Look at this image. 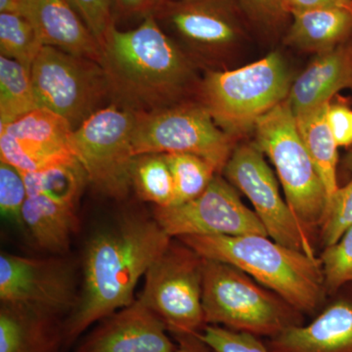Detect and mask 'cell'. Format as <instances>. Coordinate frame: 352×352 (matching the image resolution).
Masks as SVG:
<instances>
[{
	"label": "cell",
	"mask_w": 352,
	"mask_h": 352,
	"mask_svg": "<svg viewBox=\"0 0 352 352\" xmlns=\"http://www.w3.org/2000/svg\"><path fill=\"white\" fill-rule=\"evenodd\" d=\"M154 217L138 212L97 229L85 245L78 303L65 320L66 351L102 319L134 302V291L170 244Z\"/></svg>",
	"instance_id": "cell-1"
},
{
	"label": "cell",
	"mask_w": 352,
	"mask_h": 352,
	"mask_svg": "<svg viewBox=\"0 0 352 352\" xmlns=\"http://www.w3.org/2000/svg\"><path fill=\"white\" fill-rule=\"evenodd\" d=\"M99 64L111 104L134 113L182 103L196 85L193 62L153 15L129 31L113 25Z\"/></svg>",
	"instance_id": "cell-2"
},
{
	"label": "cell",
	"mask_w": 352,
	"mask_h": 352,
	"mask_svg": "<svg viewBox=\"0 0 352 352\" xmlns=\"http://www.w3.org/2000/svg\"><path fill=\"white\" fill-rule=\"evenodd\" d=\"M176 239L203 258L244 271L303 315L318 314L328 296L320 258L279 244L268 236H183Z\"/></svg>",
	"instance_id": "cell-3"
},
{
	"label": "cell",
	"mask_w": 352,
	"mask_h": 352,
	"mask_svg": "<svg viewBox=\"0 0 352 352\" xmlns=\"http://www.w3.org/2000/svg\"><path fill=\"white\" fill-rule=\"evenodd\" d=\"M203 309L207 325L258 338L305 324V315L244 271L204 258Z\"/></svg>",
	"instance_id": "cell-4"
},
{
	"label": "cell",
	"mask_w": 352,
	"mask_h": 352,
	"mask_svg": "<svg viewBox=\"0 0 352 352\" xmlns=\"http://www.w3.org/2000/svg\"><path fill=\"white\" fill-rule=\"evenodd\" d=\"M292 83L284 58L273 52L232 71L208 72L199 95L215 124L235 138L286 100Z\"/></svg>",
	"instance_id": "cell-5"
},
{
	"label": "cell",
	"mask_w": 352,
	"mask_h": 352,
	"mask_svg": "<svg viewBox=\"0 0 352 352\" xmlns=\"http://www.w3.org/2000/svg\"><path fill=\"white\" fill-rule=\"evenodd\" d=\"M254 129L256 145L274 166L289 208L311 237L323 221L327 193L288 100L264 113Z\"/></svg>",
	"instance_id": "cell-6"
},
{
	"label": "cell",
	"mask_w": 352,
	"mask_h": 352,
	"mask_svg": "<svg viewBox=\"0 0 352 352\" xmlns=\"http://www.w3.org/2000/svg\"><path fill=\"white\" fill-rule=\"evenodd\" d=\"M234 148V138L215 124L201 102H182L154 112L135 113L134 156L196 155L210 162L219 173Z\"/></svg>",
	"instance_id": "cell-7"
},
{
	"label": "cell",
	"mask_w": 352,
	"mask_h": 352,
	"mask_svg": "<svg viewBox=\"0 0 352 352\" xmlns=\"http://www.w3.org/2000/svg\"><path fill=\"white\" fill-rule=\"evenodd\" d=\"M135 113L110 104L72 132L68 148L82 164L88 182L101 195L122 201L132 189V134Z\"/></svg>",
	"instance_id": "cell-8"
},
{
	"label": "cell",
	"mask_w": 352,
	"mask_h": 352,
	"mask_svg": "<svg viewBox=\"0 0 352 352\" xmlns=\"http://www.w3.org/2000/svg\"><path fill=\"white\" fill-rule=\"evenodd\" d=\"M204 258L179 240H171L145 274L139 296L168 333H200L207 326L203 309Z\"/></svg>",
	"instance_id": "cell-9"
},
{
	"label": "cell",
	"mask_w": 352,
	"mask_h": 352,
	"mask_svg": "<svg viewBox=\"0 0 352 352\" xmlns=\"http://www.w3.org/2000/svg\"><path fill=\"white\" fill-rule=\"evenodd\" d=\"M31 76L38 107L66 119L74 131L108 98L100 64L51 46H43L32 65Z\"/></svg>",
	"instance_id": "cell-10"
},
{
	"label": "cell",
	"mask_w": 352,
	"mask_h": 352,
	"mask_svg": "<svg viewBox=\"0 0 352 352\" xmlns=\"http://www.w3.org/2000/svg\"><path fill=\"white\" fill-rule=\"evenodd\" d=\"M263 155L256 144L234 148L223 168L226 179L251 201L268 237L317 258L311 237L282 198L276 177Z\"/></svg>",
	"instance_id": "cell-11"
},
{
	"label": "cell",
	"mask_w": 352,
	"mask_h": 352,
	"mask_svg": "<svg viewBox=\"0 0 352 352\" xmlns=\"http://www.w3.org/2000/svg\"><path fill=\"white\" fill-rule=\"evenodd\" d=\"M152 217L173 239L183 236H268L258 215L247 207L237 190L217 175L193 200L153 208Z\"/></svg>",
	"instance_id": "cell-12"
},
{
	"label": "cell",
	"mask_w": 352,
	"mask_h": 352,
	"mask_svg": "<svg viewBox=\"0 0 352 352\" xmlns=\"http://www.w3.org/2000/svg\"><path fill=\"white\" fill-rule=\"evenodd\" d=\"M80 296L75 265L63 256L0 254V302L45 310L67 318Z\"/></svg>",
	"instance_id": "cell-13"
},
{
	"label": "cell",
	"mask_w": 352,
	"mask_h": 352,
	"mask_svg": "<svg viewBox=\"0 0 352 352\" xmlns=\"http://www.w3.org/2000/svg\"><path fill=\"white\" fill-rule=\"evenodd\" d=\"M152 15L164 31L204 55L224 52L244 32L236 0H162Z\"/></svg>",
	"instance_id": "cell-14"
},
{
	"label": "cell",
	"mask_w": 352,
	"mask_h": 352,
	"mask_svg": "<svg viewBox=\"0 0 352 352\" xmlns=\"http://www.w3.org/2000/svg\"><path fill=\"white\" fill-rule=\"evenodd\" d=\"M74 131L61 116L36 108L11 124L0 126V160L21 173H34L72 156Z\"/></svg>",
	"instance_id": "cell-15"
},
{
	"label": "cell",
	"mask_w": 352,
	"mask_h": 352,
	"mask_svg": "<svg viewBox=\"0 0 352 352\" xmlns=\"http://www.w3.org/2000/svg\"><path fill=\"white\" fill-rule=\"evenodd\" d=\"M161 319L140 300L102 319L75 352H176Z\"/></svg>",
	"instance_id": "cell-16"
},
{
	"label": "cell",
	"mask_w": 352,
	"mask_h": 352,
	"mask_svg": "<svg viewBox=\"0 0 352 352\" xmlns=\"http://www.w3.org/2000/svg\"><path fill=\"white\" fill-rule=\"evenodd\" d=\"M333 296L309 323L266 340L270 352H352V283Z\"/></svg>",
	"instance_id": "cell-17"
},
{
	"label": "cell",
	"mask_w": 352,
	"mask_h": 352,
	"mask_svg": "<svg viewBox=\"0 0 352 352\" xmlns=\"http://www.w3.org/2000/svg\"><path fill=\"white\" fill-rule=\"evenodd\" d=\"M23 15L43 46L100 61V44L68 0H25Z\"/></svg>",
	"instance_id": "cell-18"
},
{
	"label": "cell",
	"mask_w": 352,
	"mask_h": 352,
	"mask_svg": "<svg viewBox=\"0 0 352 352\" xmlns=\"http://www.w3.org/2000/svg\"><path fill=\"white\" fill-rule=\"evenodd\" d=\"M65 320L45 310L0 305V352H66Z\"/></svg>",
	"instance_id": "cell-19"
},
{
	"label": "cell",
	"mask_w": 352,
	"mask_h": 352,
	"mask_svg": "<svg viewBox=\"0 0 352 352\" xmlns=\"http://www.w3.org/2000/svg\"><path fill=\"white\" fill-rule=\"evenodd\" d=\"M352 89V46L349 41L320 53L292 83L288 100L295 116L331 103L336 94Z\"/></svg>",
	"instance_id": "cell-20"
},
{
	"label": "cell",
	"mask_w": 352,
	"mask_h": 352,
	"mask_svg": "<svg viewBox=\"0 0 352 352\" xmlns=\"http://www.w3.org/2000/svg\"><path fill=\"white\" fill-rule=\"evenodd\" d=\"M352 36V8L323 7L292 15L286 43L317 54L335 50Z\"/></svg>",
	"instance_id": "cell-21"
},
{
	"label": "cell",
	"mask_w": 352,
	"mask_h": 352,
	"mask_svg": "<svg viewBox=\"0 0 352 352\" xmlns=\"http://www.w3.org/2000/svg\"><path fill=\"white\" fill-rule=\"evenodd\" d=\"M22 219L36 245L53 256L68 252L72 239L80 228L78 210L43 195L28 196Z\"/></svg>",
	"instance_id": "cell-22"
},
{
	"label": "cell",
	"mask_w": 352,
	"mask_h": 352,
	"mask_svg": "<svg viewBox=\"0 0 352 352\" xmlns=\"http://www.w3.org/2000/svg\"><path fill=\"white\" fill-rule=\"evenodd\" d=\"M329 105L324 104L296 116L298 131L325 187L328 201L340 187L337 177L339 146L329 127Z\"/></svg>",
	"instance_id": "cell-23"
},
{
	"label": "cell",
	"mask_w": 352,
	"mask_h": 352,
	"mask_svg": "<svg viewBox=\"0 0 352 352\" xmlns=\"http://www.w3.org/2000/svg\"><path fill=\"white\" fill-rule=\"evenodd\" d=\"M22 175L28 195H43L76 210L89 184L85 168L74 155L43 170Z\"/></svg>",
	"instance_id": "cell-24"
},
{
	"label": "cell",
	"mask_w": 352,
	"mask_h": 352,
	"mask_svg": "<svg viewBox=\"0 0 352 352\" xmlns=\"http://www.w3.org/2000/svg\"><path fill=\"white\" fill-rule=\"evenodd\" d=\"M36 108L31 69L0 56V126L11 124Z\"/></svg>",
	"instance_id": "cell-25"
},
{
	"label": "cell",
	"mask_w": 352,
	"mask_h": 352,
	"mask_svg": "<svg viewBox=\"0 0 352 352\" xmlns=\"http://www.w3.org/2000/svg\"><path fill=\"white\" fill-rule=\"evenodd\" d=\"M131 187L139 199L154 207H170L175 201V184L164 154H142L132 161Z\"/></svg>",
	"instance_id": "cell-26"
},
{
	"label": "cell",
	"mask_w": 352,
	"mask_h": 352,
	"mask_svg": "<svg viewBox=\"0 0 352 352\" xmlns=\"http://www.w3.org/2000/svg\"><path fill=\"white\" fill-rule=\"evenodd\" d=\"M175 184L173 206L182 205L200 196L217 175V168L204 157L192 154H164Z\"/></svg>",
	"instance_id": "cell-27"
},
{
	"label": "cell",
	"mask_w": 352,
	"mask_h": 352,
	"mask_svg": "<svg viewBox=\"0 0 352 352\" xmlns=\"http://www.w3.org/2000/svg\"><path fill=\"white\" fill-rule=\"evenodd\" d=\"M43 46L34 25L24 15L0 13L1 56L15 60L31 69Z\"/></svg>",
	"instance_id": "cell-28"
},
{
	"label": "cell",
	"mask_w": 352,
	"mask_h": 352,
	"mask_svg": "<svg viewBox=\"0 0 352 352\" xmlns=\"http://www.w3.org/2000/svg\"><path fill=\"white\" fill-rule=\"evenodd\" d=\"M344 166L351 171V180L339 187L326 207L320 226V240L324 248L335 244L352 226V149L344 157Z\"/></svg>",
	"instance_id": "cell-29"
},
{
	"label": "cell",
	"mask_w": 352,
	"mask_h": 352,
	"mask_svg": "<svg viewBox=\"0 0 352 352\" xmlns=\"http://www.w3.org/2000/svg\"><path fill=\"white\" fill-rule=\"evenodd\" d=\"M320 261L328 296L352 283V226L338 242L324 248Z\"/></svg>",
	"instance_id": "cell-30"
},
{
	"label": "cell",
	"mask_w": 352,
	"mask_h": 352,
	"mask_svg": "<svg viewBox=\"0 0 352 352\" xmlns=\"http://www.w3.org/2000/svg\"><path fill=\"white\" fill-rule=\"evenodd\" d=\"M28 190L22 173L6 163L0 164V212L21 229H25L22 210L28 198Z\"/></svg>",
	"instance_id": "cell-31"
},
{
	"label": "cell",
	"mask_w": 352,
	"mask_h": 352,
	"mask_svg": "<svg viewBox=\"0 0 352 352\" xmlns=\"http://www.w3.org/2000/svg\"><path fill=\"white\" fill-rule=\"evenodd\" d=\"M199 335L215 352H270L261 338L221 326L207 325Z\"/></svg>",
	"instance_id": "cell-32"
},
{
	"label": "cell",
	"mask_w": 352,
	"mask_h": 352,
	"mask_svg": "<svg viewBox=\"0 0 352 352\" xmlns=\"http://www.w3.org/2000/svg\"><path fill=\"white\" fill-rule=\"evenodd\" d=\"M99 44L115 25L112 0H68Z\"/></svg>",
	"instance_id": "cell-33"
},
{
	"label": "cell",
	"mask_w": 352,
	"mask_h": 352,
	"mask_svg": "<svg viewBox=\"0 0 352 352\" xmlns=\"http://www.w3.org/2000/svg\"><path fill=\"white\" fill-rule=\"evenodd\" d=\"M241 13L263 27H280L292 17L286 0H236Z\"/></svg>",
	"instance_id": "cell-34"
},
{
	"label": "cell",
	"mask_w": 352,
	"mask_h": 352,
	"mask_svg": "<svg viewBox=\"0 0 352 352\" xmlns=\"http://www.w3.org/2000/svg\"><path fill=\"white\" fill-rule=\"evenodd\" d=\"M327 120L339 147L352 146V110L344 103H332L328 107Z\"/></svg>",
	"instance_id": "cell-35"
},
{
	"label": "cell",
	"mask_w": 352,
	"mask_h": 352,
	"mask_svg": "<svg viewBox=\"0 0 352 352\" xmlns=\"http://www.w3.org/2000/svg\"><path fill=\"white\" fill-rule=\"evenodd\" d=\"M157 0H112L115 19L119 18H144L152 15Z\"/></svg>",
	"instance_id": "cell-36"
},
{
	"label": "cell",
	"mask_w": 352,
	"mask_h": 352,
	"mask_svg": "<svg viewBox=\"0 0 352 352\" xmlns=\"http://www.w3.org/2000/svg\"><path fill=\"white\" fill-rule=\"evenodd\" d=\"M291 15L311 9L323 7H349L352 8V0H286Z\"/></svg>",
	"instance_id": "cell-37"
},
{
	"label": "cell",
	"mask_w": 352,
	"mask_h": 352,
	"mask_svg": "<svg viewBox=\"0 0 352 352\" xmlns=\"http://www.w3.org/2000/svg\"><path fill=\"white\" fill-rule=\"evenodd\" d=\"M176 352H215L199 333H176Z\"/></svg>",
	"instance_id": "cell-38"
},
{
	"label": "cell",
	"mask_w": 352,
	"mask_h": 352,
	"mask_svg": "<svg viewBox=\"0 0 352 352\" xmlns=\"http://www.w3.org/2000/svg\"><path fill=\"white\" fill-rule=\"evenodd\" d=\"M25 0H0V13L22 14Z\"/></svg>",
	"instance_id": "cell-39"
},
{
	"label": "cell",
	"mask_w": 352,
	"mask_h": 352,
	"mask_svg": "<svg viewBox=\"0 0 352 352\" xmlns=\"http://www.w3.org/2000/svg\"><path fill=\"white\" fill-rule=\"evenodd\" d=\"M349 43H351V46H352V36H351V39H349Z\"/></svg>",
	"instance_id": "cell-40"
},
{
	"label": "cell",
	"mask_w": 352,
	"mask_h": 352,
	"mask_svg": "<svg viewBox=\"0 0 352 352\" xmlns=\"http://www.w3.org/2000/svg\"><path fill=\"white\" fill-rule=\"evenodd\" d=\"M162 1V0H157V2Z\"/></svg>",
	"instance_id": "cell-41"
}]
</instances>
